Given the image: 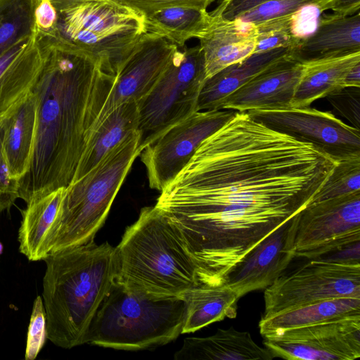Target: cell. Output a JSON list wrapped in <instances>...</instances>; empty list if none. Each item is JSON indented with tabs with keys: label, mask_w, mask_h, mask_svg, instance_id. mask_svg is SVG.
<instances>
[{
	"label": "cell",
	"mask_w": 360,
	"mask_h": 360,
	"mask_svg": "<svg viewBox=\"0 0 360 360\" xmlns=\"http://www.w3.org/2000/svg\"><path fill=\"white\" fill-rule=\"evenodd\" d=\"M360 191V155L338 160L328 179L310 202Z\"/></svg>",
	"instance_id": "obj_30"
},
{
	"label": "cell",
	"mask_w": 360,
	"mask_h": 360,
	"mask_svg": "<svg viewBox=\"0 0 360 360\" xmlns=\"http://www.w3.org/2000/svg\"><path fill=\"white\" fill-rule=\"evenodd\" d=\"M360 297L359 260L311 259L264 289L262 319L315 302Z\"/></svg>",
	"instance_id": "obj_9"
},
{
	"label": "cell",
	"mask_w": 360,
	"mask_h": 360,
	"mask_svg": "<svg viewBox=\"0 0 360 360\" xmlns=\"http://www.w3.org/2000/svg\"><path fill=\"white\" fill-rule=\"evenodd\" d=\"M270 1L272 0H231L226 4H219L214 11L224 19L233 20L253 8Z\"/></svg>",
	"instance_id": "obj_39"
},
{
	"label": "cell",
	"mask_w": 360,
	"mask_h": 360,
	"mask_svg": "<svg viewBox=\"0 0 360 360\" xmlns=\"http://www.w3.org/2000/svg\"><path fill=\"white\" fill-rule=\"evenodd\" d=\"M139 130L108 153L87 174L65 188L46 240L48 255L94 241L134 160L142 150Z\"/></svg>",
	"instance_id": "obj_5"
},
{
	"label": "cell",
	"mask_w": 360,
	"mask_h": 360,
	"mask_svg": "<svg viewBox=\"0 0 360 360\" xmlns=\"http://www.w3.org/2000/svg\"><path fill=\"white\" fill-rule=\"evenodd\" d=\"M2 252H3V245L0 240V256L1 255Z\"/></svg>",
	"instance_id": "obj_44"
},
{
	"label": "cell",
	"mask_w": 360,
	"mask_h": 360,
	"mask_svg": "<svg viewBox=\"0 0 360 360\" xmlns=\"http://www.w3.org/2000/svg\"><path fill=\"white\" fill-rule=\"evenodd\" d=\"M65 188L31 200L22 212L18 236L19 251L29 261L44 260L48 255L46 240L57 217Z\"/></svg>",
	"instance_id": "obj_25"
},
{
	"label": "cell",
	"mask_w": 360,
	"mask_h": 360,
	"mask_svg": "<svg viewBox=\"0 0 360 360\" xmlns=\"http://www.w3.org/2000/svg\"><path fill=\"white\" fill-rule=\"evenodd\" d=\"M360 87H345L326 97L331 104L359 129Z\"/></svg>",
	"instance_id": "obj_35"
},
{
	"label": "cell",
	"mask_w": 360,
	"mask_h": 360,
	"mask_svg": "<svg viewBox=\"0 0 360 360\" xmlns=\"http://www.w3.org/2000/svg\"><path fill=\"white\" fill-rule=\"evenodd\" d=\"M44 61L37 31L0 55V117L32 91Z\"/></svg>",
	"instance_id": "obj_17"
},
{
	"label": "cell",
	"mask_w": 360,
	"mask_h": 360,
	"mask_svg": "<svg viewBox=\"0 0 360 360\" xmlns=\"http://www.w3.org/2000/svg\"><path fill=\"white\" fill-rule=\"evenodd\" d=\"M58 11L50 0H37L34 10L35 28L37 33L53 32L57 25Z\"/></svg>",
	"instance_id": "obj_38"
},
{
	"label": "cell",
	"mask_w": 360,
	"mask_h": 360,
	"mask_svg": "<svg viewBox=\"0 0 360 360\" xmlns=\"http://www.w3.org/2000/svg\"><path fill=\"white\" fill-rule=\"evenodd\" d=\"M296 217L267 235L226 274L224 284L240 298L271 285L295 257Z\"/></svg>",
	"instance_id": "obj_15"
},
{
	"label": "cell",
	"mask_w": 360,
	"mask_h": 360,
	"mask_svg": "<svg viewBox=\"0 0 360 360\" xmlns=\"http://www.w3.org/2000/svg\"><path fill=\"white\" fill-rule=\"evenodd\" d=\"M185 314L181 333H190L237 314L236 293L225 284L211 286L199 284L182 295Z\"/></svg>",
	"instance_id": "obj_26"
},
{
	"label": "cell",
	"mask_w": 360,
	"mask_h": 360,
	"mask_svg": "<svg viewBox=\"0 0 360 360\" xmlns=\"http://www.w3.org/2000/svg\"><path fill=\"white\" fill-rule=\"evenodd\" d=\"M295 257L320 258L360 242V191L309 202L295 214Z\"/></svg>",
	"instance_id": "obj_10"
},
{
	"label": "cell",
	"mask_w": 360,
	"mask_h": 360,
	"mask_svg": "<svg viewBox=\"0 0 360 360\" xmlns=\"http://www.w3.org/2000/svg\"><path fill=\"white\" fill-rule=\"evenodd\" d=\"M143 15L174 6H192L207 9L214 0H112Z\"/></svg>",
	"instance_id": "obj_36"
},
{
	"label": "cell",
	"mask_w": 360,
	"mask_h": 360,
	"mask_svg": "<svg viewBox=\"0 0 360 360\" xmlns=\"http://www.w3.org/2000/svg\"><path fill=\"white\" fill-rule=\"evenodd\" d=\"M290 16L254 25L256 30V44L253 53L264 52L281 47L297 46L300 41L290 32Z\"/></svg>",
	"instance_id": "obj_31"
},
{
	"label": "cell",
	"mask_w": 360,
	"mask_h": 360,
	"mask_svg": "<svg viewBox=\"0 0 360 360\" xmlns=\"http://www.w3.org/2000/svg\"><path fill=\"white\" fill-rule=\"evenodd\" d=\"M47 338L46 317L41 296H37L33 303L27 330L25 359L34 360L37 358Z\"/></svg>",
	"instance_id": "obj_33"
},
{
	"label": "cell",
	"mask_w": 360,
	"mask_h": 360,
	"mask_svg": "<svg viewBox=\"0 0 360 360\" xmlns=\"http://www.w3.org/2000/svg\"><path fill=\"white\" fill-rule=\"evenodd\" d=\"M266 347L259 346L247 331L219 328L210 336L187 338L174 354L176 360H271Z\"/></svg>",
	"instance_id": "obj_20"
},
{
	"label": "cell",
	"mask_w": 360,
	"mask_h": 360,
	"mask_svg": "<svg viewBox=\"0 0 360 360\" xmlns=\"http://www.w3.org/2000/svg\"><path fill=\"white\" fill-rule=\"evenodd\" d=\"M2 0H0V3L1 2Z\"/></svg>",
	"instance_id": "obj_45"
},
{
	"label": "cell",
	"mask_w": 360,
	"mask_h": 360,
	"mask_svg": "<svg viewBox=\"0 0 360 360\" xmlns=\"http://www.w3.org/2000/svg\"><path fill=\"white\" fill-rule=\"evenodd\" d=\"M291 47L253 53L207 79L200 91L198 111L219 109L223 100L275 61L291 53Z\"/></svg>",
	"instance_id": "obj_22"
},
{
	"label": "cell",
	"mask_w": 360,
	"mask_h": 360,
	"mask_svg": "<svg viewBox=\"0 0 360 360\" xmlns=\"http://www.w3.org/2000/svg\"><path fill=\"white\" fill-rule=\"evenodd\" d=\"M268 127L311 143L340 160L360 155V131L329 112L309 107L247 112Z\"/></svg>",
	"instance_id": "obj_13"
},
{
	"label": "cell",
	"mask_w": 360,
	"mask_h": 360,
	"mask_svg": "<svg viewBox=\"0 0 360 360\" xmlns=\"http://www.w3.org/2000/svg\"><path fill=\"white\" fill-rule=\"evenodd\" d=\"M136 101L124 103L112 110L91 133L72 182L92 169L113 148L139 128Z\"/></svg>",
	"instance_id": "obj_23"
},
{
	"label": "cell",
	"mask_w": 360,
	"mask_h": 360,
	"mask_svg": "<svg viewBox=\"0 0 360 360\" xmlns=\"http://www.w3.org/2000/svg\"><path fill=\"white\" fill-rule=\"evenodd\" d=\"M57 11L51 32L91 54L112 75L147 32L143 15L112 0H91Z\"/></svg>",
	"instance_id": "obj_7"
},
{
	"label": "cell",
	"mask_w": 360,
	"mask_h": 360,
	"mask_svg": "<svg viewBox=\"0 0 360 360\" xmlns=\"http://www.w3.org/2000/svg\"><path fill=\"white\" fill-rule=\"evenodd\" d=\"M345 87H360V62L354 65L347 72L345 81Z\"/></svg>",
	"instance_id": "obj_41"
},
{
	"label": "cell",
	"mask_w": 360,
	"mask_h": 360,
	"mask_svg": "<svg viewBox=\"0 0 360 360\" xmlns=\"http://www.w3.org/2000/svg\"><path fill=\"white\" fill-rule=\"evenodd\" d=\"M337 160L236 112L205 139L155 207L181 233L201 284L226 274L307 205Z\"/></svg>",
	"instance_id": "obj_1"
},
{
	"label": "cell",
	"mask_w": 360,
	"mask_h": 360,
	"mask_svg": "<svg viewBox=\"0 0 360 360\" xmlns=\"http://www.w3.org/2000/svg\"><path fill=\"white\" fill-rule=\"evenodd\" d=\"M358 62L360 52L304 63L291 107H309L316 100L345 88L347 72Z\"/></svg>",
	"instance_id": "obj_24"
},
{
	"label": "cell",
	"mask_w": 360,
	"mask_h": 360,
	"mask_svg": "<svg viewBox=\"0 0 360 360\" xmlns=\"http://www.w3.org/2000/svg\"><path fill=\"white\" fill-rule=\"evenodd\" d=\"M177 50L178 47L167 38L146 32L119 65L113 86L97 116L91 133L114 109L124 103L139 102L146 96L167 68Z\"/></svg>",
	"instance_id": "obj_14"
},
{
	"label": "cell",
	"mask_w": 360,
	"mask_h": 360,
	"mask_svg": "<svg viewBox=\"0 0 360 360\" xmlns=\"http://www.w3.org/2000/svg\"><path fill=\"white\" fill-rule=\"evenodd\" d=\"M206 79L200 45L178 49L151 91L137 102L142 150L198 111V97Z\"/></svg>",
	"instance_id": "obj_8"
},
{
	"label": "cell",
	"mask_w": 360,
	"mask_h": 360,
	"mask_svg": "<svg viewBox=\"0 0 360 360\" xmlns=\"http://www.w3.org/2000/svg\"><path fill=\"white\" fill-rule=\"evenodd\" d=\"M0 121L9 173L19 186L29 169L35 137L37 103L32 91L0 117Z\"/></svg>",
	"instance_id": "obj_21"
},
{
	"label": "cell",
	"mask_w": 360,
	"mask_h": 360,
	"mask_svg": "<svg viewBox=\"0 0 360 360\" xmlns=\"http://www.w3.org/2000/svg\"><path fill=\"white\" fill-rule=\"evenodd\" d=\"M221 1V3L219 4H226L227 3H229L230 1L231 0H220Z\"/></svg>",
	"instance_id": "obj_43"
},
{
	"label": "cell",
	"mask_w": 360,
	"mask_h": 360,
	"mask_svg": "<svg viewBox=\"0 0 360 360\" xmlns=\"http://www.w3.org/2000/svg\"><path fill=\"white\" fill-rule=\"evenodd\" d=\"M326 1L320 0L307 4L291 15L289 27L292 35L295 39L301 41L315 31L321 14L325 11Z\"/></svg>",
	"instance_id": "obj_34"
},
{
	"label": "cell",
	"mask_w": 360,
	"mask_h": 360,
	"mask_svg": "<svg viewBox=\"0 0 360 360\" xmlns=\"http://www.w3.org/2000/svg\"><path fill=\"white\" fill-rule=\"evenodd\" d=\"M274 357L288 360H354L360 356V314L262 336Z\"/></svg>",
	"instance_id": "obj_12"
},
{
	"label": "cell",
	"mask_w": 360,
	"mask_h": 360,
	"mask_svg": "<svg viewBox=\"0 0 360 360\" xmlns=\"http://www.w3.org/2000/svg\"><path fill=\"white\" fill-rule=\"evenodd\" d=\"M319 1L320 0H272L253 8L235 20L257 25L290 16L303 6Z\"/></svg>",
	"instance_id": "obj_32"
},
{
	"label": "cell",
	"mask_w": 360,
	"mask_h": 360,
	"mask_svg": "<svg viewBox=\"0 0 360 360\" xmlns=\"http://www.w3.org/2000/svg\"><path fill=\"white\" fill-rule=\"evenodd\" d=\"M3 129L0 121V212L9 211L19 198L18 182L10 175L3 148Z\"/></svg>",
	"instance_id": "obj_37"
},
{
	"label": "cell",
	"mask_w": 360,
	"mask_h": 360,
	"mask_svg": "<svg viewBox=\"0 0 360 360\" xmlns=\"http://www.w3.org/2000/svg\"><path fill=\"white\" fill-rule=\"evenodd\" d=\"M360 52V13L321 16L315 31L292 49L291 56L304 64Z\"/></svg>",
	"instance_id": "obj_19"
},
{
	"label": "cell",
	"mask_w": 360,
	"mask_h": 360,
	"mask_svg": "<svg viewBox=\"0 0 360 360\" xmlns=\"http://www.w3.org/2000/svg\"><path fill=\"white\" fill-rule=\"evenodd\" d=\"M56 10H60L91 0H50Z\"/></svg>",
	"instance_id": "obj_42"
},
{
	"label": "cell",
	"mask_w": 360,
	"mask_h": 360,
	"mask_svg": "<svg viewBox=\"0 0 360 360\" xmlns=\"http://www.w3.org/2000/svg\"><path fill=\"white\" fill-rule=\"evenodd\" d=\"M115 282L159 298L181 297L199 285L196 266L179 229L155 207L141 209L115 248Z\"/></svg>",
	"instance_id": "obj_4"
},
{
	"label": "cell",
	"mask_w": 360,
	"mask_h": 360,
	"mask_svg": "<svg viewBox=\"0 0 360 360\" xmlns=\"http://www.w3.org/2000/svg\"><path fill=\"white\" fill-rule=\"evenodd\" d=\"M236 111H196L143 148L139 155L149 186L161 191L190 161L201 143L220 129Z\"/></svg>",
	"instance_id": "obj_11"
},
{
	"label": "cell",
	"mask_w": 360,
	"mask_h": 360,
	"mask_svg": "<svg viewBox=\"0 0 360 360\" xmlns=\"http://www.w3.org/2000/svg\"><path fill=\"white\" fill-rule=\"evenodd\" d=\"M303 64L288 55L253 76L226 97L219 109L248 112L291 107Z\"/></svg>",
	"instance_id": "obj_16"
},
{
	"label": "cell",
	"mask_w": 360,
	"mask_h": 360,
	"mask_svg": "<svg viewBox=\"0 0 360 360\" xmlns=\"http://www.w3.org/2000/svg\"><path fill=\"white\" fill-rule=\"evenodd\" d=\"M356 314H360V297L323 300L262 318L259 328L263 336Z\"/></svg>",
	"instance_id": "obj_27"
},
{
	"label": "cell",
	"mask_w": 360,
	"mask_h": 360,
	"mask_svg": "<svg viewBox=\"0 0 360 360\" xmlns=\"http://www.w3.org/2000/svg\"><path fill=\"white\" fill-rule=\"evenodd\" d=\"M210 14V22L198 38L207 79L253 53L256 44L254 25L225 20L214 10Z\"/></svg>",
	"instance_id": "obj_18"
},
{
	"label": "cell",
	"mask_w": 360,
	"mask_h": 360,
	"mask_svg": "<svg viewBox=\"0 0 360 360\" xmlns=\"http://www.w3.org/2000/svg\"><path fill=\"white\" fill-rule=\"evenodd\" d=\"M44 261L47 338L64 349L85 344L91 322L115 281V248L92 241L51 252Z\"/></svg>",
	"instance_id": "obj_3"
},
{
	"label": "cell",
	"mask_w": 360,
	"mask_h": 360,
	"mask_svg": "<svg viewBox=\"0 0 360 360\" xmlns=\"http://www.w3.org/2000/svg\"><path fill=\"white\" fill-rule=\"evenodd\" d=\"M184 314L182 297H154L115 281L91 322L85 343L122 350L161 346L181 334Z\"/></svg>",
	"instance_id": "obj_6"
},
{
	"label": "cell",
	"mask_w": 360,
	"mask_h": 360,
	"mask_svg": "<svg viewBox=\"0 0 360 360\" xmlns=\"http://www.w3.org/2000/svg\"><path fill=\"white\" fill-rule=\"evenodd\" d=\"M37 0H2L0 3V55L36 32Z\"/></svg>",
	"instance_id": "obj_29"
},
{
	"label": "cell",
	"mask_w": 360,
	"mask_h": 360,
	"mask_svg": "<svg viewBox=\"0 0 360 360\" xmlns=\"http://www.w3.org/2000/svg\"><path fill=\"white\" fill-rule=\"evenodd\" d=\"M332 10L334 14L348 16L359 12L360 0H326L324 11Z\"/></svg>",
	"instance_id": "obj_40"
},
{
	"label": "cell",
	"mask_w": 360,
	"mask_h": 360,
	"mask_svg": "<svg viewBox=\"0 0 360 360\" xmlns=\"http://www.w3.org/2000/svg\"><path fill=\"white\" fill-rule=\"evenodd\" d=\"M148 32L160 34L178 48L192 38L198 39L211 20L207 9L192 6H174L144 15Z\"/></svg>",
	"instance_id": "obj_28"
},
{
	"label": "cell",
	"mask_w": 360,
	"mask_h": 360,
	"mask_svg": "<svg viewBox=\"0 0 360 360\" xmlns=\"http://www.w3.org/2000/svg\"><path fill=\"white\" fill-rule=\"evenodd\" d=\"M45 61L32 93L37 124L29 169L19 182V198L31 200L69 186L94 124L113 86L91 54L53 33H37Z\"/></svg>",
	"instance_id": "obj_2"
}]
</instances>
